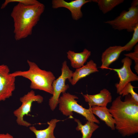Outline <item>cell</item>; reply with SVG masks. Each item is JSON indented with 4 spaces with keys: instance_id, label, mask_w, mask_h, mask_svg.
<instances>
[{
    "instance_id": "cell-1",
    "label": "cell",
    "mask_w": 138,
    "mask_h": 138,
    "mask_svg": "<svg viewBox=\"0 0 138 138\" xmlns=\"http://www.w3.org/2000/svg\"><path fill=\"white\" fill-rule=\"evenodd\" d=\"M108 109L115 121V129L122 136L138 132V102L130 94L125 96L124 101L121 96H118Z\"/></svg>"
},
{
    "instance_id": "cell-2",
    "label": "cell",
    "mask_w": 138,
    "mask_h": 138,
    "mask_svg": "<svg viewBox=\"0 0 138 138\" xmlns=\"http://www.w3.org/2000/svg\"><path fill=\"white\" fill-rule=\"evenodd\" d=\"M44 9V5L40 2L28 5L18 3L14 7L10 16L13 20L16 40L25 38L32 34L33 28Z\"/></svg>"
},
{
    "instance_id": "cell-3",
    "label": "cell",
    "mask_w": 138,
    "mask_h": 138,
    "mask_svg": "<svg viewBox=\"0 0 138 138\" xmlns=\"http://www.w3.org/2000/svg\"><path fill=\"white\" fill-rule=\"evenodd\" d=\"M27 63L29 66L27 70L16 71L10 73V75L29 80L31 82L30 87L32 89L42 90L52 95V84L56 79L53 73L50 71L41 69L34 62L27 60Z\"/></svg>"
},
{
    "instance_id": "cell-4",
    "label": "cell",
    "mask_w": 138,
    "mask_h": 138,
    "mask_svg": "<svg viewBox=\"0 0 138 138\" xmlns=\"http://www.w3.org/2000/svg\"><path fill=\"white\" fill-rule=\"evenodd\" d=\"M76 96L65 92L62 93L59 100V110L66 116L72 117L73 112H76L84 117L87 121L100 124L99 121L95 116L91 110V107L88 109L83 107L77 103Z\"/></svg>"
},
{
    "instance_id": "cell-5",
    "label": "cell",
    "mask_w": 138,
    "mask_h": 138,
    "mask_svg": "<svg viewBox=\"0 0 138 138\" xmlns=\"http://www.w3.org/2000/svg\"><path fill=\"white\" fill-rule=\"evenodd\" d=\"M104 22L111 26L115 30H124L128 32H133L138 25V7H130L128 10L122 11L114 19Z\"/></svg>"
},
{
    "instance_id": "cell-6",
    "label": "cell",
    "mask_w": 138,
    "mask_h": 138,
    "mask_svg": "<svg viewBox=\"0 0 138 138\" xmlns=\"http://www.w3.org/2000/svg\"><path fill=\"white\" fill-rule=\"evenodd\" d=\"M61 71L60 75L54 80L52 84V96L49 101V105L52 111L57 107L61 94L66 92L69 88V85L65 84L66 81L67 79L69 82L70 80L73 72L68 66L66 61L62 63Z\"/></svg>"
},
{
    "instance_id": "cell-7",
    "label": "cell",
    "mask_w": 138,
    "mask_h": 138,
    "mask_svg": "<svg viewBox=\"0 0 138 138\" xmlns=\"http://www.w3.org/2000/svg\"><path fill=\"white\" fill-rule=\"evenodd\" d=\"M43 98L41 96L36 95L34 91L32 90L21 97L20 100L21 103V106L13 112L14 115L16 117L17 124L20 126L27 127L31 126L30 123L25 121L24 117L27 116L31 112L32 103L36 102L40 103L43 101Z\"/></svg>"
},
{
    "instance_id": "cell-8",
    "label": "cell",
    "mask_w": 138,
    "mask_h": 138,
    "mask_svg": "<svg viewBox=\"0 0 138 138\" xmlns=\"http://www.w3.org/2000/svg\"><path fill=\"white\" fill-rule=\"evenodd\" d=\"M8 67L0 64V101L11 97L15 89L16 77L11 76Z\"/></svg>"
},
{
    "instance_id": "cell-9",
    "label": "cell",
    "mask_w": 138,
    "mask_h": 138,
    "mask_svg": "<svg viewBox=\"0 0 138 138\" xmlns=\"http://www.w3.org/2000/svg\"><path fill=\"white\" fill-rule=\"evenodd\" d=\"M121 62L123 65L120 68H108L116 72L119 79V83L115 85L117 93L118 94H119L128 83L138 80V76L132 72L131 69L132 60L125 56L122 60Z\"/></svg>"
},
{
    "instance_id": "cell-10",
    "label": "cell",
    "mask_w": 138,
    "mask_h": 138,
    "mask_svg": "<svg viewBox=\"0 0 138 138\" xmlns=\"http://www.w3.org/2000/svg\"><path fill=\"white\" fill-rule=\"evenodd\" d=\"M91 1V0H75L68 2L64 0H53L52 4L53 8L64 7L70 11L73 19L77 20L83 16L81 10L82 6Z\"/></svg>"
},
{
    "instance_id": "cell-11",
    "label": "cell",
    "mask_w": 138,
    "mask_h": 138,
    "mask_svg": "<svg viewBox=\"0 0 138 138\" xmlns=\"http://www.w3.org/2000/svg\"><path fill=\"white\" fill-rule=\"evenodd\" d=\"M85 101L88 103L89 107L93 106L107 107L108 103L112 101V97L108 90L104 88L97 94L83 95Z\"/></svg>"
},
{
    "instance_id": "cell-12",
    "label": "cell",
    "mask_w": 138,
    "mask_h": 138,
    "mask_svg": "<svg viewBox=\"0 0 138 138\" xmlns=\"http://www.w3.org/2000/svg\"><path fill=\"white\" fill-rule=\"evenodd\" d=\"M124 51L123 46H111L102 53L101 57L102 69H108L110 65L117 60L122 52Z\"/></svg>"
},
{
    "instance_id": "cell-13",
    "label": "cell",
    "mask_w": 138,
    "mask_h": 138,
    "mask_svg": "<svg viewBox=\"0 0 138 138\" xmlns=\"http://www.w3.org/2000/svg\"><path fill=\"white\" fill-rule=\"evenodd\" d=\"M97 64L92 60L87 62L82 67L76 69L73 72L72 76L69 82L74 85L81 79L85 77L90 74L98 72Z\"/></svg>"
},
{
    "instance_id": "cell-14",
    "label": "cell",
    "mask_w": 138,
    "mask_h": 138,
    "mask_svg": "<svg viewBox=\"0 0 138 138\" xmlns=\"http://www.w3.org/2000/svg\"><path fill=\"white\" fill-rule=\"evenodd\" d=\"M67 57L71 63L72 67L76 69L79 68L84 65L85 63L90 56L91 52L86 48L83 51L76 53L70 50L67 52Z\"/></svg>"
},
{
    "instance_id": "cell-15",
    "label": "cell",
    "mask_w": 138,
    "mask_h": 138,
    "mask_svg": "<svg viewBox=\"0 0 138 138\" xmlns=\"http://www.w3.org/2000/svg\"><path fill=\"white\" fill-rule=\"evenodd\" d=\"M91 109L94 114L96 115L101 120L104 121L112 130H115V121L107 107L93 106Z\"/></svg>"
},
{
    "instance_id": "cell-16",
    "label": "cell",
    "mask_w": 138,
    "mask_h": 138,
    "mask_svg": "<svg viewBox=\"0 0 138 138\" xmlns=\"http://www.w3.org/2000/svg\"><path fill=\"white\" fill-rule=\"evenodd\" d=\"M61 120L52 119L47 123L48 127L43 130H38L34 126H29V129L35 134L36 138H56L54 131L57 123Z\"/></svg>"
},
{
    "instance_id": "cell-17",
    "label": "cell",
    "mask_w": 138,
    "mask_h": 138,
    "mask_svg": "<svg viewBox=\"0 0 138 138\" xmlns=\"http://www.w3.org/2000/svg\"><path fill=\"white\" fill-rule=\"evenodd\" d=\"M74 121L77 123L76 129L77 131H80L82 134V138H91L93 132L99 127L96 123L87 121L83 125L80 120L75 118Z\"/></svg>"
},
{
    "instance_id": "cell-18",
    "label": "cell",
    "mask_w": 138,
    "mask_h": 138,
    "mask_svg": "<svg viewBox=\"0 0 138 138\" xmlns=\"http://www.w3.org/2000/svg\"><path fill=\"white\" fill-rule=\"evenodd\" d=\"M123 0H93L97 3L99 9L104 14L112 10L115 7L123 3Z\"/></svg>"
},
{
    "instance_id": "cell-19",
    "label": "cell",
    "mask_w": 138,
    "mask_h": 138,
    "mask_svg": "<svg viewBox=\"0 0 138 138\" xmlns=\"http://www.w3.org/2000/svg\"><path fill=\"white\" fill-rule=\"evenodd\" d=\"M135 87L133 86L131 83H128L124 87L119 94L122 96L130 94L132 98L137 102H138V95L134 90Z\"/></svg>"
},
{
    "instance_id": "cell-20",
    "label": "cell",
    "mask_w": 138,
    "mask_h": 138,
    "mask_svg": "<svg viewBox=\"0 0 138 138\" xmlns=\"http://www.w3.org/2000/svg\"><path fill=\"white\" fill-rule=\"evenodd\" d=\"M132 37L130 40L123 46L124 51H130L138 42V25L134 29Z\"/></svg>"
},
{
    "instance_id": "cell-21",
    "label": "cell",
    "mask_w": 138,
    "mask_h": 138,
    "mask_svg": "<svg viewBox=\"0 0 138 138\" xmlns=\"http://www.w3.org/2000/svg\"><path fill=\"white\" fill-rule=\"evenodd\" d=\"M124 55L134 61V69L136 73L138 74V44H136L134 47V51L133 52L124 54Z\"/></svg>"
},
{
    "instance_id": "cell-22",
    "label": "cell",
    "mask_w": 138,
    "mask_h": 138,
    "mask_svg": "<svg viewBox=\"0 0 138 138\" xmlns=\"http://www.w3.org/2000/svg\"><path fill=\"white\" fill-rule=\"evenodd\" d=\"M39 2L36 0H5L2 4L1 8H5L9 3L14 2L20 3L25 5H32L37 4Z\"/></svg>"
},
{
    "instance_id": "cell-23",
    "label": "cell",
    "mask_w": 138,
    "mask_h": 138,
    "mask_svg": "<svg viewBox=\"0 0 138 138\" xmlns=\"http://www.w3.org/2000/svg\"><path fill=\"white\" fill-rule=\"evenodd\" d=\"M0 138H14L11 135L8 133H0Z\"/></svg>"
},
{
    "instance_id": "cell-24",
    "label": "cell",
    "mask_w": 138,
    "mask_h": 138,
    "mask_svg": "<svg viewBox=\"0 0 138 138\" xmlns=\"http://www.w3.org/2000/svg\"><path fill=\"white\" fill-rule=\"evenodd\" d=\"M131 7H138V0H133L131 3Z\"/></svg>"
}]
</instances>
